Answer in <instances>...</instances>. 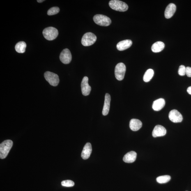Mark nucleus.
Listing matches in <instances>:
<instances>
[{
    "label": "nucleus",
    "instance_id": "f257e3e1",
    "mask_svg": "<svg viewBox=\"0 0 191 191\" xmlns=\"http://www.w3.org/2000/svg\"><path fill=\"white\" fill-rule=\"evenodd\" d=\"M13 145V142L11 140H6L0 144V158L4 159L6 157Z\"/></svg>",
    "mask_w": 191,
    "mask_h": 191
},
{
    "label": "nucleus",
    "instance_id": "f03ea898",
    "mask_svg": "<svg viewBox=\"0 0 191 191\" xmlns=\"http://www.w3.org/2000/svg\"><path fill=\"white\" fill-rule=\"evenodd\" d=\"M109 4L111 9L118 11L124 12L128 10V6L126 4L118 0L111 1Z\"/></svg>",
    "mask_w": 191,
    "mask_h": 191
},
{
    "label": "nucleus",
    "instance_id": "7ed1b4c3",
    "mask_svg": "<svg viewBox=\"0 0 191 191\" xmlns=\"http://www.w3.org/2000/svg\"><path fill=\"white\" fill-rule=\"evenodd\" d=\"M42 33L46 39L50 41L55 39L57 37L58 32L56 28L50 27L45 28Z\"/></svg>",
    "mask_w": 191,
    "mask_h": 191
},
{
    "label": "nucleus",
    "instance_id": "20e7f679",
    "mask_svg": "<svg viewBox=\"0 0 191 191\" xmlns=\"http://www.w3.org/2000/svg\"><path fill=\"white\" fill-rule=\"evenodd\" d=\"M93 19L95 24L101 26H108L110 25L111 22V19L109 17L100 14L95 15Z\"/></svg>",
    "mask_w": 191,
    "mask_h": 191
},
{
    "label": "nucleus",
    "instance_id": "39448f33",
    "mask_svg": "<svg viewBox=\"0 0 191 191\" xmlns=\"http://www.w3.org/2000/svg\"><path fill=\"white\" fill-rule=\"evenodd\" d=\"M97 37L94 34L91 32L86 33L83 35L81 43L85 47L91 46L95 43Z\"/></svg>",
    "mask_w": 191,
    "mask_h": 191
},
{
    "label": "nucleus",
    "instance_id": "423d86ee",
    "mask_svg": "<svg viewBox=\"0 0 191 191\" xmlns=\"http://www.w3.org/2000/svg\"><path fill=\"white\" fill-rule=\"evenodd\" d=\"M44 77L50 84L52 86H57L59 83V77L57 74L49 71L44 73Z\"/></svg>",
    "mask_w": 191,
    "mask_h": 191
},
{
    "label": "nucleus",
    "instance_id": "0eeeda50",
    "mask_svg": "<svg viewBox=\"0 0 191 191\" xmlns=\"http://www.w3.org/2000/svg\"><path fill=\"white\" fill-rule=\"evenodd\" d=\"M126 71V67L124 64L120 63L116 65L115 69V75L118 80H123Z\"/></svg>",
    "mask_w": 191,
    "mask_h": 191
},
{
    "label": "nucleus",
    "instance_id": "6e6552de",
    "mask_svg": "<svg viewBox=\"0 0 191 191\" xmlns=\"http://www.w3.org/2000/svg\"><path fill=\"white\" fill-rule=\"evenodd\" d=\"M60 58L62 63L68 64L70 62L72 59L71 54L68 49H64L60 55Z\"/></svg>",
    "mask_w": 191,
    "mask_h": 191
},
{
    "label": "nucleus",
    "instance_id": "1a4fd4ad",
    "mask_svg": "<svg viewBox=\"0 0 191 191\" xmlns=\"http://www.w3.org/2000/svg\"><path fill=\"white\" fill-rule=\"evenodd\" d=\"M169 117V120L174 123H180L183 119L182 114L176 109L172 110L170 111Z\"/></svg>",
    "mask_w": 191,
    "mask_h": 191
},
{
    "label": "nucleus",
    "instance_id": "9d476101",
    "mask_svg": "<svg viewBox=\"0 0 191 191\" xmlns=\"http://www.w3.org/2000/svg\"><path fill=\"white\" fill-rule=\"evenodd\" d=\"M88 79L87 77L83 78L81 83V91L83 95L87 96L90 94L91 88L88 83Z\"/></svg>",
    "mask_w": 191,
    "mask_h": 191
},
{
    "label": "nucleus",
    "instance_id": "9b49d317",
    "mask_svg": "<svg viewBox=\"0 0 191 191\" xmlns=\"http://www.w3.org/2000/svg\"><path fill=\"white\" fill-rule=\"evenodd\" d=\"M166 130L164 127L162 125L156 126L152 132V136L154 137H162L165 135Z\"/></svg>",
    "mask_w": 191,
    "mask_h": 191
},
{
    "label": "nucleus",
    "instance_id": "f8f14e48",
    "mask_svg": "<svg viewBox=\"0 0 191 191\" xmlns=\"http://www.w3.org/2000/svg\"><path fill=\"white\" fill-rule=\"evenodd\" d=\"M176 10V6L174 4H169L166 7L164 11V16L166 18H170L174 15Z\"/></svg>",
    "mask_w": 191,
    "mask_h": 191
},
{
    "label": "nucleus",
    "instance_id": "ddd939ff",
    "mask_svg": "<svg viewBox=\"0 0 191 191\" xmlns=\"http://www.w3.org/2000/svg\"><path fill=\"white\" fill-rule=\"evenodd\" d=\"M132 44V42L131 40L127 39L121 41L117 44V49L119 51L124 50L130 47Z\"/></svg>",
    "mask_w": 191,
    "mask_h": 191
},
{
    "label": "nucleus",
    "instance_id": "4468645a",
    "mask_svg": "<svg viewBox=\"0 0 191 191\" xmlns=\"http://www.w3.org/2000/svg\"><path fill=\"white\" fill-rule=\"evenodd\" d=\"M111 101V97L110 95L108 93H106L105 96V100H104V105L102 111V114L103 116H107L108 114L110 106Z\"/></svg>",
    "mask_w": 191,
    "mask_h": 191
},
{
    "label": "nucleus",
    "instance_id": "2eb2a0df",
    "mask_svg": "<svg viewBox=\"0 0 191 191\" xmlns=\"http://www.w3.org/2000/svg\"><path fill=\"white\" fill-rule=\"evenodd\" d=\"M92 151V148L91 143H87L83 148L81 154V157L84 160L88 159L90 157Z\"/></svg>",
    "mask_w": 191,
    "mask_h": 191
},
{
    "label": "nucleus",
    "instance_id": "dca6fc26",
    "mask_svg": "<svg viewBox=\"0 0 191 191\" xmlns=\"http://www.w3.org/2000/svg\"><path fill=\"white\" fill-rule=\"evenodd\" d=\"M165 104V102L164 99L159 98L153 102L152 108L154 111H158L164 107Z\"/></svg>",
    "mask_w": 191,
    "mask_h": 191
},
{
    "label": "nucleus",
    "instance_id": "f3484780",
    "mask_svg": "<svg viewBox=\"0 0 191 191\" xmlns=\"http://www.w3.org/2000/svg\"><path fill=\"white\" fill-rule=\"evenodd\" d=\"M136 157H137V153L136 152L131 151L126 154L123 157V160L125 162L131 163L135 161Z\"/></svg>",
    "mask_w": 191,
    "mask_h": 191
},
{
    "label": "nucleus",
    "instance_id": "a211bd4d",
    "mask_svg": "<svg viewBox=\"0 0 191 191\" xmlns=\"http://www.w3.org/2000/svg\"><path fill=\"white\" fill-rule=\"evenodd\" d=\"M142 124L140 120L133 118L130 122V128L132 131H137L142 127Z\"/></svg>",
    "mask_w": 191,
    "mask_h": 191
},
{
    "label": "nucleus",
    "instance_id": "6ab92c4d",
    "mask_svg": "<svg viewBox=\"0 0 191 191\" xmlns=\"http://www.w3.org/2000/svg\"><path fill=\"white\" fill-rule=\"evenodd\" d=\"M164 47V44L162 42H157L154 43L152 46V50L154 52L157 53L161 52Z\"/></svg>",
    "mask_w": 191,
    "mask_h": 191
},
{
    "label": "nucleus",
    "instance_id": "aec40b11",
    "mask_svg": "<svg viewBox=\"0 0 191 191\" xmlns=\"http://www.w3.org/2000/svg\"><path fill=\"white\" fill-rule=\"evenodd\" d=\"M26 47V44L24 42H20L16 44L15 47L16 51L19 53L25 52Z\"/></svg>",
    "mask_w": 191,
    "mask_h": 191
},
{
    "label": "nucleus",
    "instance_id": "412c9836",
    "mask_svg": "<svg viewBox=\"0 0 191 191\" xmlns=\"http://www.w3.org/2000/svg\"><path fill=\"white\" fill-rule=\"evenodd\" d=\"M154 75V70L151 69L147 70L143 76V80L145 82H148L151 80Z\"/></svg>",
    "mask_w": 191,
    "mask_h": 191
},
{
    "label": "nucleus",
    "instance_id": "4be33fe9",
    "mask_svg": "<svg viewBox=\"0 0 191 191\" xmlns=\"http://www.w3.org/2000/svg\"><path fill=\"white\" fill-rule=\"evenodd\" d=\"M171 177L169 175H164L157 177V181L160 184H164L167 183L171 180Z\"/></svg>",
    "mask_w": 191,
    "mask_h": 191
},
{
    "label": "nucleus",
    "instance_id": "5701e85b",
    "mask_svg": "<svg viewBox=\"0 0 191 191\" xmlns=\"http://www.w3.org/2000/svg\"><path fill=\"white\" fill-rule=\"evenodd\" d=\"M60 11V9L58 7H54L50 8L47 11V15L51 16L57 14Z\"/></svg>",
    "mask_w": 191,
    "mask_h": 191
},
{
    "label": "nucleus",
    "instance_id": "b1692460",
    "mask_svg": "<svg viewBox=\"0 0 191 191\" xmlns=\"http://www.w3.org/2000/svg\"><path fill=\"white\" fill-rule=\"evenodd\" d=\"M61 185L64 187H72L74 185V183L71 180H67L62 181Z\"/></svg>",
    "mask_w": 191,
    "mask_h": 191
},
{
    "label": "nucleus",
    "instance_id": "393cba45",
    "mask_svg": "<svg viewBox=\"0 0 191 191\" xmlns=\"http://www.w3.org/2000/svg\"><path fill=\"white\" fill-rule=\"evenodd\" d=\"M178 74L180 76H184L185 75L186 73V67L184 65H181L179 68Z\"/></svg>",
    "mask_w": 191,
    "mask_h": 191
},
{
    "label": "nucleus",
    "instance_id": "a878e982",
    "mask_svg": "<svg viewBox=\"0 0 191 191\" xmlns=\"http://www.w3.org/2000/svg\"><path fill=\"white\" fill-rule=\"evenodd\" d=\"M187 77H191V67H186V73Z\"/></svg>",
    "mask_w": 191,
    "mask_h": 191
},
{
    "label": "nucleus",
    "instance_id": "bb28decb",
    "mask_svg": "<svg viewBox=\"0 0 191 191\" xmlns=\"http://www.w3.org/2000/svg\"><path fill=\"white\" fill-rule=\"evenodd\" d=\"M187 91L189 94L191 95V86L187 88Z\"/></svg>",
    "mask_w": 191,
    "mask_h": 191
},
{
    "label": "nucleus",
    "instance_id": "cd10ccee",
    "mask_svg": "<svg viewBox=\"0 0 191 191\" xmlns=\"http://www.w3.org/2000/svg\"><path fill=\"white\" fill-rule=\"evenodd\" d=\"M38 1V3H41L42 2L44 1V0H39V1Z\"/></svg>",
    "mask_w": 191,
    "mask_h": 191
}]
</instances>
